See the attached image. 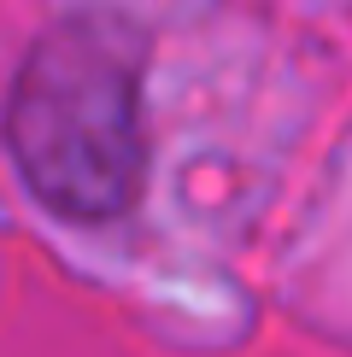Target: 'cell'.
<instances>
[{
  "label": "cell",
  "instance_id": "cell-1",
  "mask_svg": "<svg viewBox=\"0 0 352 357\" xmlns=\"http://www.w3.org/2000/svg\"><path fill=\"white\" fill-rule=\"evenodd\" d=\"M12 158L29 193L71 222H112L141 188V94L129 41L59 24L12 82Z\"/></svg>",
  "mask_w": 352,
  "mask_h": 357
}]
</instances>
